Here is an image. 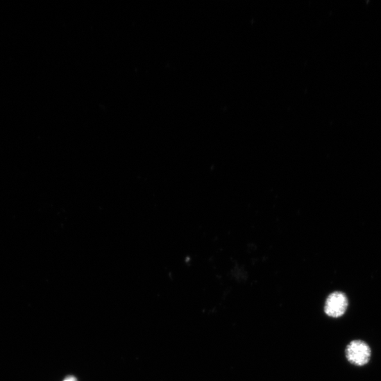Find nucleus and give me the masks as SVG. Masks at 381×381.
I'll return each mask as SVG.
<instances>
[{
	"label": "nucleus",
	"instance_id": "7ed1b4c3",
	"mask_svg": "<svg viewBox=\"0 0 381 381\" xmlns=\"http://www.w3.org/2000/svg\"><path fill=\"white\" fill-rule=\"evenodd\" d=\"M64 381H77L74 376H69L64 380Z\"/></svg>",
	"mask_w": 381,
	"mask_h": 381
},
{
	"label": "nucleus",
	"instance_id": "f03ea898",
	"mask_svg": "<svg viewBox=\"0 0 381 381\" xmlns=\"http://www.w3.org/2000/svg\"><path fill=\"white\" fill-rule=\"evenodd\" d=\"M348 307L346 295L341 291L330 294L325 301L324 312L330 317L338 318L345 314Z\"/></svg>",
	"mask_w": 381,
	"mask_h": 381
},
{
	"label": "nucleus",
	"instance_id": "f257e3e1",
	"mask_svg": "<svg viewBox=\"0 0 381 381\" xmlns=\"http://www.w3.org/2000/svg\"><path fill=\"white\" fill-rule=\"evenodd\" d=\"M346 357L353 364L362 366L370 360L371 351L369 346L362 341L351 342L346 348Z\"/></svg>",
	"mask_w": 381,
	"mask_h": 381
}]
</instances>
